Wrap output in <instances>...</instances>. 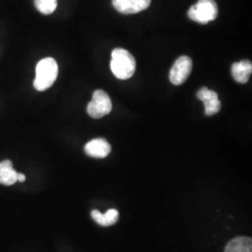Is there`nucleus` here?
Masks as SVG:
<instances>
[{"instance_id": "obj_1", "label": "nucleus", "mask_w": 252, "mask_h": 252, "mask_svg": "<svg viewBox=\"0 0 252 252\" xmlns=\"http://www.w3.org/2000/svg\"><path fill=\"white\" fill-rule=\"evenodd\" d=\"M135 60L128 51L122 48L113 50L111 54L110 68L119 80L130 79L135 71Z\"/></svg>"}, {"instance_id": "obj_2", "label": "nucleus", "mask_w": 252, "mask_h": 252, "mask_svg": "<svg viewBox=\"0 0 252 252\" xmlns=\"http://www.w3.org/2000/svg\"><path fill=\"white\" fill-rule=\"evenodd\" d=\"M58 75V64L52 57L39 61L36 67V78L34 81L35 89L39 92L49 89L53 86Z\"/></svg>"}, {"instance_id": "obj_3", "label": "nucleus", "mask_w": 252, "mask_h": 252, "mask_svg": "<svg viewBox=\"0 0 252 252\" xmlns=\"http://www.w3.org/2000/svg\"><path fill=\"white\" fill-rule=\"evenodd\" d=\"M218 14L219 9L215 0H198L188 10L189 18L202 25L214 21Z\"/></svg>"}, {"instance_id": "obj_4", "label": "nucleus", "mask_w": 252, "mask_h": 252, "mask_svg": "<svg viewBox=\"0 0 252 252\" xmlns=\"http://www.w3.org/2000/svg\"><path fill=\"white\" fill-rule=\"evenodd\" d=\"M112 109L111 99L108 94L103 90H96L90 103L87 106V113L94 119H100L108 115Z\"/></svg>"}, {"instance_id": "obj_5", "label": "nucleus", "mask_w": 252, "mask_h": 252, "mask_svg": "<svg viewBox=\"0 0 252 252\" xmlns=\"http://www.w3.org/2000/svg\"><path fill=\"white\" fill-rule=\"evenodd\" d=\"M192 69V61L189 56H180L174 63L169 79L174 85H180L187 81Z\"/></svg>"}, {"instance_id": "obj_6", "label": "nucleus", "mask_w": 252, "mask_h": 252, "mask_svg": "<svg viewBox=\"0 0 252 252\" xmlns=\"http://www.w3.org/2000/svg\"><path fill=\"white\" fill-rule=\"evenodd\" d=\"M197 97L205 105V113L207 116H213L220 110V101L214 91L203 87L197 92Z\"/></svg>"}, {"instance_id": "obj_7", "label": "nucleus", "mask_w": 252, "mask_h": 252, "mask_svg": "<svg viewBox=\"0 0 252 252\" xmlns=\"http://www.w3.org/2000/svg\"><path fill=\"white\" fill-rule=\"evenodd\" d=\"M152 0H112V5L120 13L135 14L148 9Z\"/></svg>"}, {"instance_id": "obj_8", "label": "nucleus", "mask_w": 252, "mask_h": 252, "mask_svg": "<svg viewBox=\"0 0 252 252\" xmlns=\"http://www.w3.org/2000/svg\"><path fill=\"white\" fill-rule=\"evenodd\" d=\"M85 153L93 158H106L111 152V146L104 138H95L89 141L84 147Z\"/></svg>"}, {"instance_id": "obj_9", "label": "nucleus", "mask_w": 252, "mask_h": 252, "mask_svg": "<svg viewBox=\"0 0 252 252\" xmlns=\"http://www.w3.org/2000/svg\"><path fill=\"white\" fill-rule=\"evenodd\" d=\"M252 72V63L249 60H243L232 65V75L234 81L238 83H247Z\"/></svg>"}, {"instance_id": "obj_10", "label": "nucleus", "mask_w": 252, "mask_h": 252, "mask_svg": "<svg viewBox=\"0 0 252 252\" xmlns=\"http://www.w3.org/2000/svg\"><path fill=\"white\" fill-rule=\"evenodd\" d=\"M119 211L117 209L111 208L108 209L105 214H102L99 210H93L91 213V216L94 219V220L100 226L114 225L119 220Z\"/></svg>"}, {"instance_id": "obj_11", "label": "nucleus", "mask_w": 252, "mask_h": 252, "mask_svg": "<svg viewBox=\"0 0 252 252\" xmlns=\"http://www.w3.org/2000/svg\"><path fill=\"white\" fill-rule=\"evenodd\" d=\"M15 182H17V172L14 170L12 162L9 160L0 162V183L10 186Z\"/></svg>"}, {"instance_id": "obj_12", "label": "nucleus", "mask_w": 252, "mask_h": 252, "mask_svg": "<svg viewBox=\"0 0 252 252\" xmlns=\"http://www.w3.org/2000/svg\"><path fill=\"white\" fill-rule=\"evenodd\" d=\"M224 252H252L251 237L237 236L226 245Z\"/></svg>"}, {"instance_id": "obj_13", "label": "nucleus", "mask_w": 252, "mask_h": 252, "mask_svg": "<svg viewBox=\"0 0 252 252\" xmlns=\"http://www.w3.org/2000/svg\"><path fill=\"white\" fill-rule=\"evenodd\" d=\"M36 9L42 14H52L57 8V0H35Z\"/></svg>"}, {"instance_id": "obj_14", "label": "nucleus", "mask_w": 252, "mask_h": 252, "mask_svg": "<svg viewBox=\"0 0 252 252\" xmlns=\"http://www.w3.org/2000/svg\"><path fill=\"white\" fill-rule=\"evenodd\" d=\"M17 181H20V182L26 181V176L22 173H17Z\"/></svg>"}]
</instances>
